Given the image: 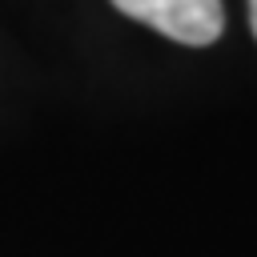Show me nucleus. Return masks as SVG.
I'll list each match as a JSON object with an SVG mask.
<instances>
[{
	"mask_svg": "<svg viewBox=\"0 0 257 257\" xmlns=\"http://www.w3.org/2000/svg\"><path fill=\"white\" fill-rule=\"evenodd\" d=\"M124 16L157 28L177 44H213L225 28L221 0H112Z\"/></svg>",
	"mask_w": 257,
	"mask_h": 257,
	"instance_id": "f257e3e1",
	"label": "nucleus"
},
{
	"mask_svg": "<svg viewBox=\"0 0 257 257\" xmlns=\"http://www.w3.org/2000/svg\"><path fill=\"white\" fill-rule=\"evenodd\" d=\"M249 24H253V36H257V0H249Z\"/></svg>",
	"mask_w": 257,
	"mask_h": 257,
	"instance_id": "f03ea898",
	"label": "nucleus"
}]
</instances>
